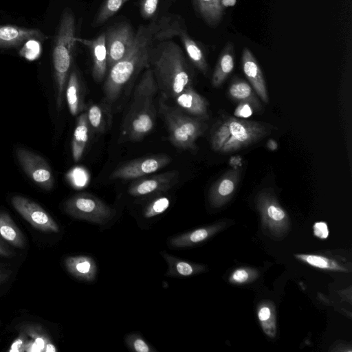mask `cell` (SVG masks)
<instances>
[{
	"label": "cell",
	"mask_w": 352,
	"mask_h": 352,
	"mask_svg": "<svg viewBox=\"0 0 352 352\" xmlns=\"http://www.w3.org/2000/svg\"><path fill=\"white\" fill-rule=\"evenodd\" d=\"M162 255L168 266L165 274L166 276L176 277L190 276L202 270L201 266L199 265L189 263L168 253L162 252Z\"/></svg>",
	"instance_id": "28"
},
{
	"label": "cell",
	"mask_w": 352,
	"mask_h": 352,
	"mask_svg": "<svg viewBox=\"0 0 352 352\" xmlns=\"http://www.w3.org/2000/svg\"><path fill=\"white\" fill-rule=\"evenodd\" d=\"M313 229L314 235L320 239H324L329 236V230L325 222L319 221L315 223Z\"/></svg>",
	"instance_id": "39"
},
{
	"label": "cell",
	"mask_w": 352,
	"mask_h": 352,
	"mask_svg": "<svg viewBox=\"0 0 352 352\" xmlns=\"http://www.w3.org/2000/svg\"><path fill=\"white\" fill-rule=\"evenodd\" d=\"M65 266L67 272L78 280L91 282L96 278L97 265L91 256H68L65 259Z\"/></svg>",
	"instance_id": "20"
},
{
	"label": "cell",
	"mask_w": 352,
	"mask_h": 352,
	"mask_svg": "<svg viewBox=\"0 0 352 352\" xmlns=\"http://www.w3.org/2000/svg\"><path fill=\"white\" fill-rule=\"evenodd\" d=\"M159 113L167 126L172 144L180 149L195 150L197 140L208 128L204 120L182 113L167 104L162 97L159 100Z\"/></svg>",
	"instance_id": "5"
},
{
	"label": "cell",
	"mask_w": 352,
	"mask_h": 352,
	"mask_svg": "<svg viewBox=\"0 0 352 352\" xmlns=\"http://www.w3.org/2000/svg\"><path fill=\"white\" fill-rule=\"evenodd\" d=\"M254 111L255 109L250 103L240 102L234 109V116L245 119L252 116Z\"/></svg>",
	"instance_id": "38"
},
{
	"label": "cell",
	"mask_w": 352,
	"mask_h": 352,
	"mask_svg": "<svg viewBox=\"0 0 352 352\" xmlns=\"http://www.w3.org/2000/svg\"><path fill=\"white\" fill-rule=\"evenodd\" d=\"M76 20L71 9L61 15L52 49V63L56 85V106L62 107L76 41Z\"/></svg>",
	"instance_id": "4"
},
{
	"label": "cell",
	"mask_w": 352,
	"mask_h": 352,
	"mask_svg": "<svg viewBox=\"0 0 352 352\" xmlns=\"http://www.w3.org/2000/svg\"><path fill=\"white\" fill-rule=\"evenodd\" d=\"M179 173L170 170L137 180L129 188V193L133 197H144L164 192L178 181Z\"/></svg>",
	"instance_id": "13"
},
{
	"label": "cell",
	"mask_w": 352,
	"mask_h": 352,
	"mask_svg": "<svg viewBox=\"0 0 352 352\" xmlns=\"http://www.w3.org/2000/svg\"><path fill=\"white\" fill-rule=\"evenodd\" d=\"M170 200L168 197L160 196L152 200L145 207L143 214L146 218H152L163 213L168 209Z\"/></svg>",
	"instance_id": "34"
},
{
	"label": "cell",
	"mask_w": 352,
	"mask_h": 352,
	"mask_svg": "<svg viewBox=\"0 0 352 352\" xmlns=\"http://www.w3.org/2000/svg\"><path fill=\"white\" fill-rule=\"evenodd\" d=\"M135 37L132 26L122 22L110 28L105 33L107 67L110 69L120 60L131 47Z\"/></svg>",
	"instance_id": "11"
},
{
	"label": "cell",
	"mask_w": 352,
	"mask_h": 352,
	"mask_svg": "<svg viewBox=\"0 0 352 352\" xmlns=\"http://www.w3.org/2000/svg\"><path fill=\"white\" fill-rule=\"evenodd\" d=\"M19 331L18 337L11 344L8 351L10 352L38 351L36 346L28 335L23 331Z\"/></svg>",
	"instance_id": "35"
},
{
	"label": "cell",
	"mask_w": 352,
	"mask_h": 352,
	"mask_svg": "<svg viewBox=\"0 0 352 352\" xmlns=\"http://www.w3.org/2000/svg\"><path fill=\"white\" fill-rule=\"evenodd\" d=\"M159 0H141L140 14L145 19H152L156 14Z\"/></svg>",
	"instance_id": "37"
},
{
	"label": "cell",
	"mask_w": 352,
	"mask_h": 352,
	"mask_svg": "<svg viewBox=\"0 0 352 352\" xmlns=\"http://www.w3.org/2000/svg\"><path fill=\"white\" fill-rule=\"evenodd\" d=\"M230 131L226 122H223L214 131L211 135V148L215 152H219L230 138Z\"/></svg>",
	"instance_id": "33"
},
{
	"label": "cell",
	"mask_w": 352,
	"mask_h": 352,
	"mask_svg": "<svg viewBox=\"0 0 352 352\" xmlns=\"http://www.w3.org/2000/svg\"><path fill=\"white\" fill-rule=\"evenodd\" d=\"M228 95L237 102L250 103L256 112L262 109V104L257 94L251 85L242 79L235 78L232 80L228 88Z\"/></svg>",
	"instance_id": "25"
},
{
	"label": "cell",
	"mask_w": 352,
	"mask_h": 352,
	"mask_svg": "<svg viewBox=\"0 0 352 352\" xmlns=\"http://www.w3.org/2000/svg\"><path fill=\"white\" fill-rule=\"evenodd\" d=\"M107 113L103 107L96 104H91L87 111L90 129L94 133H102L105 129L104 115Z\"/></svg>",
	"instance_id": "30"
},
{
	"label": "cell",
	"mask_w": 352,
	"mask_h": 352,
	"mask_svg": "<svg viewBox=\"0 0 352 352\" xmlns=\"http://www.w3.org/2000/svg\"><path fill=\"white\" fill-rule=\"evenodd\" d=\"M128 346L136 352H153L155 350L138 333H131L126 338Z\"/></svg>",
	"instance_id": "36"
},
{
	"label": "cell",
	"mask_w": 352,
	"mask_h": 352,
	"mask_svg": "<svg viewBox=\"0 0 352 352\" xmlns=\"http://www.w3.org/2000/svg\"><path fill=\"white\" fill-rule=\"evenodd\" d=\"M229 164L233 168H239L242 166V157L239 155L232 156L229 160Z\"/></svg>",
	"instance_id": "43"
},
{
	"label": "cell",
	"mask_w": 352,
	"mask_h": 352,
	"mask_svg": "<svg viewBox=\"0 0 352 352\" xmlns=\"http://www.w3.org/2000/svg\"><path fill=\"white\" fill-rule=\"evenodd\" d=\"M44 37L38 29L10 25H0V47H16L31 40H41Z\"/></svg>",
	"instance_id": "17"
},
{
	"label": "cell",
	"mask_w": 352,
	"mask_h": 352,
	"mask_svg": "<svg viewBox=\"0 0 352 352\" xmlns=\"http://www.w3.org/2000/svg\"><path fill=\"white\" fill-rule=\"evenodd\" d=\"M272 313L270 307L267 306L261 307L258 311V318L262 324L267 320H271Z\"/></svg>",
	"instance_id": "40"
},
{
	"label": "cell",
	"mask_w": 352,
	"mask_h": 352,
	"mask_svg": "<svg viewBox=\"0 0 352 352\" xmlns=\"http://www.w3.org/2000/svg\"><path fill=\"white\" fill-rule=\"evenodd\" d=\"M14 255V252L11 251L8 246L0 239V256L4 257H10Z\"/></svg>",
	"instance_id": "42"
},
{
	"label": "cell",
	"mask_w": 352,
	"mask_h": 352,
	"mask_svg": "<svg viewBox=\"0 0 352 352\" xmlns=\"http://www.w3.org/2000/svg\"><path fill=\"white\" fill-rule=\"evenodd\" d=\"M267 148L272 151L277 150L278 144L277 142L273 139H270L266 143Z\"/></svg>",
	"instance_id": "45"
},
{
	"label": "cell",
	"mask_w": 352,
	"mask_h": 352,
	"mask_svg": "<svg viewBox=\"0 0 352 352\" xmlns=\"http://www.w3.org/2000/svg\"><path fill=\"white\" fill-rule=\"evenodd\" d=\"M0 238L14 247L23 248L25 241L23 233L10 216L0 212Z\"/></svg>",
	"instance_id": "26"
},
{
	"label": "cell",
	"mask_w": 352,
	"mask_h": 352,
	"mask_svg": "<svg viewBox=\"0 0 352 352\" xmlns=\"http://www.w3.org/2000/svg\"><path fill=\"white\" fill-rule=\"evenodd\" d=\"M15 154L22 169L36 184L46 190L53 188L54 175L43 157L22 146L16 147Z\"/></svg>",
	"instance_id": "9"
},
{
	"label": "cell",
	"mask_w": 352,
	"mask_h": 352,
	"mask_svg": "<svg viewBox=\"0 0 352 352\" xmlns=\"http://www.w3.org/2000/svg\"><path fill=\"white\" fill-rule=\"evenodd\" d=\"M159 21L141 25L135 32L133 45L126 54L109 71L104 84L102 106L108 113L124 88L143 69L149 67L151 50L157 41Z\"/></svg>",
	"instance_id": "1"
},
{
	"label": "cell",
	"mask_w": 352,
	"mask_h": 352,
	"mask_svg": "<svg viewBox=\"0 0 352 352\" xmlns=\"http://www.w3.org/2000/svg\"><path fill=\"white\" fill-rule=\"evenodd\" d=\"M127 1L128 0H106L96 14L93 21V25L96 27L104 24L113 16Z\"/></svg>",
	"instance_id": "31"
},
{
	"label": "cell",
	"mask_w": 352,
	"mask_h": 352,
	"mask_svg": "<svg viewBox=\"0 0 352 352\" xmlns=\"http://www.w3.org/2000/svg\"><path fill=\"white\" fill-rule=\"evenodd\" d=\"M65 96L69 110L76 116L85 109L81 82L77 71L74 68L69 73L65 87Z\"/></svg>",
	"instance_id": "22"
},
{
	"label": "cell",
	"mask_w": 352,
	"mask_h": 352,
	"mask_svg": "<svg viewBox=\"0 0 352 352\" xmlns=\"http://www.w3.org/2000/svg\"><path fill=\"white\" fill-rule=\"evenodd\" d=\"M11 203L18 213L32 226L45 232H58L59 226L39 204L20 195L12 197Z\"/></svg>",
	"instance_id": "12"
},
{
	"label": "cell",
	"mask_w": 352,
	"mask_h": 352,
	"mask_svg": "<svg viewBox=\"0 0 352 352\" xmlns=\"http://www.w3.org/2000/svg\"><path fill=\"white\" fill-rule=\"evenodd\" d=\"M197 12L210 26L217 25L221 21L224 9L220 0H193Z\"/></svg>",
	"instance_id": "27"
},
{
	"label": "cell",
	"mask_w": 352,
	"mask_h": 352,
	"mask_svg": "<svg viewBox=\"0 0 352 352\" xmlns=\"http://www.w3.org/2000/svg\"><path fill=\"white\" fill-rule=\"evenodd\" d=\"M295 256L309 265L320 269L342 270L336 263L325 257L314 254H295Z\"/></svg>",
	"instance_id": "32"
},
{
	"label": "cell",
	"mask_w": 352,
	"mask_h": 352,
	"mask_svg": "<svg viewBox=\"0 0 352 352\" xmlns=\"http://www.w3.org/2000/svg\"><path fill=\"white\" fill-rule=\"evenodd\" d=\"M256 205L263 219L267 223H286L287 214L270 190L265 189L256 196Z\"/></svg>",
	"instance_id": "19"
},
{
	"label": "cell",
	"mask_w": 352,
	"mask_h": 352,
	"mask_svg": "<svg viewBox=\"0 0 352 352\" xmlns=\"http://www.w3.org/2000/svg\"><path fill=\"white\" fill-rule=\"evenodd\" d=\"M249 277L248 273L243 269H239L234 272L232 280L236 283L245 282Z\"/></svg>",
	"instance_id": "41"
},
{
	"label": "cell",
	"mask_w": 352,
	"mask_h": 352,
	"mask_svg": "<svg viewBox=\"0 0 352 352\" xmlns=\"http://www.w3.org/2000/svg\"><path fill=\"white\" fill-rule=\"evenodd\" d=\"M241 173L240 168H232L213 184L209 194L213 206L222 205L232 196L240 181Z\"/></svg>",
	"instance_id": "16"
},
{
	"label": "cell",
	"mask_w": 352,
	"mask_h": 352,
	"mask_svg": "<svg viewBox=\"0 0 352 352\" xmlns=\"http://www.w3.org/2000/svg\"><path fill=\"white\" fill-rule=\"evenodd\" d=\"M33 341L38 352H56L57 349L43 327L38 323L25 322L18 327Z\"/></svg>",
	"instance_id": "23"
},
{
	"label": "cell",
	"mask_w": 352,
	"mask_h": 352,
	"mask_svg": "<svg viewBox=\"0 0 352 352\" xmlns=\"http://www.w3.org/2000/svg\"><path fill=\"white\" fill-rule=\"evenodd\" d=\"M160 27L156 33L157 41L179 37L186 53L191 63L204 75L208 72V65L203 50L188 34L178 20L164 16L159 20Z\"/></svg>",
	"instance_id": "8"
},
{
	"label": "cell",
	"mask_w": 352,
	"mask_h": 352,
	"mask_svg": "<svg viewBox=\"0 0 352 352\" xmlns=\"http://www.w3.org/2000/svg\"><path fill=\"white\" fill-rule=\"evenodd\" d=\"M158 91L152 69H145L134 91L129 109L124 116L120 140L140 141L153 129L156 119L154 97Z\"/></svg>",
	"instance_id": "3"
},
{
	"label": "cell",
	"mask_w": 352,
	"mask_h": 352,
	"mask_svg": "<svg viewBox=\"0 0 352 352\" xmlns=\"http://www.w3.org/2000/svg\"><path fill=\"white\" fill-rule=\"evenodd\" d=\"M173 100L178 107L186 113L204 120L208 118V101L192 86L184 89Z\"/></svg>",
	"instance_id": "18"
},
{
	"label": "cell",
	"mask_w": 352,
	"mask_h": 352,
	"mask_svg": "<svg viewBox=\"0 0 352 352\" xmlns=\"http://www.w3.org/2000/svg\"><path fill=\"white\" fill-rule=\"evenodd\" d=\"M171 158L165 154H157L131 160L117 167L109 175L110 179L140 178L155 173L170 164Z\"/></svg>",
	"instance_id": "10"
},
{
	"label": "cell",
	"mask_w": 352,
	"mask_h": 352,
	"mask_svg": "<svg viewBox=\"0 0 352 352\" xmlns=\"http://www.w3.org/2000/svg\"><path fill=\"white\" fill-rule=\"evenodd\" d=\"M222 8H226L228 7H233L236 3V0H220Z\"/></svg>",
	"instance_id": "46"
},
{
	"label": "cell",
	"mask_w": 352,
	"mask_h": 352,
	"mask_svg": "<svg viewBox=\"0 0 352 352\" xmlns=\"http://www.w3.org/2000/svg\"><path fill=\"white\" fill-rule=\"evenodd\" d=\"M241 65L244 75L258 97L265 103L269 102L265 80L259 64L248 47H244L241 56Z\"/></svg>",
	"instance_id": "14"
},
{
	"label": "cell",
	"mask_w": 352,
	"mask_h": 352,
	"mask_svg": "<svg viewBox=\"0 0 352 352\" xmlns=\"http://www.w3.org/2000/svg\"><path fill=\"white\" fill-rule=\"evenodd\" d=\"M65 211L74 218L104 224L114 215L115 210L98 197L89 193H80L67 199Z\"/></svg>",
	"instance_id": "7"
},
{
	"label": "cell",
	"mask_w": 352,
	"mask_h": 352,
	"mask_svg": "<svg viewBox=\"0 0 352 352\" xmlns=\"http://www.w3.org/2000/svg\"><path fill=\"white\" fill-rule=\"evenodd\" d=\"M89 50L92 60V76L96 82L102 81L108 70L107 52L105 44V33L103 32L94 39L76 38Z\"/></svg>",
	"instance_id": "15"
},
{
	"label": "cell",
	"mask_w": 352,
	"mask_h": 352,
	"mask_svg": "<svg viewBox=\"0 0 352 352\" xmlns=\"http://www.w3.org/2000/svg\"><path fill=\"white\" fill-rule=\"evenodd\" d=\"M210 234L208 228H199L170 239L169 244L174 248H183L191 246L206 240Z\"/></svg>",
	"instance_id": "29"
},
{
	"label": "cell",
	"mask_w": 352,
	"mask_h": 352,
	"mask_svg": "<svg viewBox=\"0 0 352 352\" xmlns=\"http://www.w3.org/2000/svg\"><path fill=\"white\" fill-rule=\"evenodd\" d=\"M90 131L87 112H83L77 118L72 142V156L76 162L81 159L85 152Z\"/></svg>",
	"instance_id": "24"
},
{
	"label": "cell",
	"mask_w": 352,
	"mask_h": 352,
	"mask_svg": "<svg viewBox=\"0 0 352 352\" xmlns=\"http://www.w3.org/2000/svg\"><path fill=\"white\" fill-rule=\"evenodd\" d=\"M149 67L161 97L166 100L175 98L192 86V72L184 51L173 41H157L154 43L150 53Z\"/></svg>",
	"instance_id": "2"
},
{
	"label": "cell",
	"mask_w": 352,
	"mask_h": 352,
	"mask_svg": "<svg viewBox=\"0 0 352 352\" xmlns=\"http://www.w3.org/2000/svg\"><path fill=\"white\" fill-rule=\"evenodd\" d=\"M10 271L5 266L0 265V285L3 284L9 277Z\"/></svg>",
	"instance_id": "44"
},
{
	"label": "cell",
	"mask_w": 352,
	"mask_h": 352,
	"mask_svg": "<svg viewBox=\"0 0 352 352\" xmlns=\"http://www.w3.org/2000/svg\"><path fill=\"white\" fill-rule=\"evenodd\" d=\"M234 67V47L231 41H228L223 47L215 68L212 73L211 83L213 87L217 88L222 85Z\"/></svg>",
	"instance_id": "21"
},
{
	"label": "cell",
	"mask_w": 352,
	"mask_h": 352,
	"mask_svg": "<svg viewBox=\"0 0 352 352\" xmlns=\"http://www.w3.org/2000/svg\"><path fill=\"white\" fill-rule=\"evenodd\" d=\"M223 120L230 131V138L220 150L230 153L254 144L271 133L274 126L269 123L248 120L234 116H226Z\"/></svg>",
	"instance_id": "6"
}]
</instances>
